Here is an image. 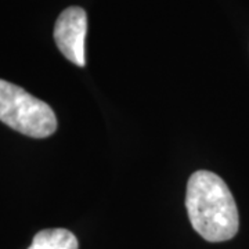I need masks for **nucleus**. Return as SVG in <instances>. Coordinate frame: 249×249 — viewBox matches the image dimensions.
<instances>
[{
  "label": "nucleus",
  "mask_w": 249,
  "mask_h": 249,
  "mask_svg": "<svg viewBox=\"0 0 249 249\" xmlns=\"http://www.w3.org/2000/svg\"><path fill=\"white\" fill-rule=\"evenodd\" d=\"M186 208L193 229L204 240L222 242L238 232L240 217L231 191L222 178L196 170L187 183Z\"/></svg>",
  "instance_id": "f257e3e1"
},
{
  "label": "nucleus",
  "mask_w": 249,
  "mask_h": 249,
  "mask_svg": "<svg viewBox=\"0 0 249 249\" xmlns=\"http://www.w3.org/2000/svg\"><path fill=\"white\" fill-rule=\"evenodd\" d=\"M0 121L35 139L49 137L57 130V118L49 104L3 79H0Z\"/></svg>",
  "instance_id": "f03ea898"
},
{
  "label": "nucleus",
  "mask_w": 249,
  "mask_h": 249,
  "mask_svg": "<svg viewBox=\"0 0 249 249\" xmlns=\"http://www.w3.org/2000/svg\"><path fill=\"white\" fill-rule=\"evenodd\" d=\"M88 32V16L80 7H68L57 18L54 40L62 55L78 67L86 65L85 39Z\"/></svg>",
  "instance_id": "7ed1b4c3"
},
{
  "label": "nucleus",
  "mask_w": 249,
  "mask_h": 249,
  "mask_svg": "<svg viewBox=\"0 0 249 249\" xmlns=\"http://www.w3.org/2000/svg\"><path fill=\"white\" fill-rule=\"evenodd\" d=\"M28 249H79V244L65 229H47L36 234Z\"/></svg>",
  "instance_id": "20e7f679"
}]
</instances>
